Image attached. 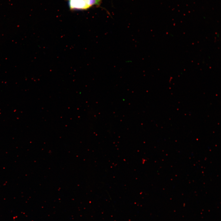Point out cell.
Listing matches in <instances>:
<instances>
[{"mask_svg":"<svg viewBox=\"0 0 221 221\" xmlns=\"http://www.w3.org/2000/svg\"><path fill=\"white\" fill-rule=\"evenodd\" d=\"M85 1L89 8L94 6H99L101 2V0H85Z\"/></svg>","mask_w":221,"mask_h":221,"instance_id":"7a4b0ae2","label":"cell"},{"mask_svg":"<svg viewBox=\"0 0 221 221\" xmlns=\"http://www.w3.org/2000/svg\"><path fill=\"white\" fill-rule=\"evenodd\" d=\"M71 10H86L89 8L85 0H68Z\"/></svg>","mask_w":221,"mask_h":221,"instance_id":"6da1fadb","label":"cell"}]
</instances>
